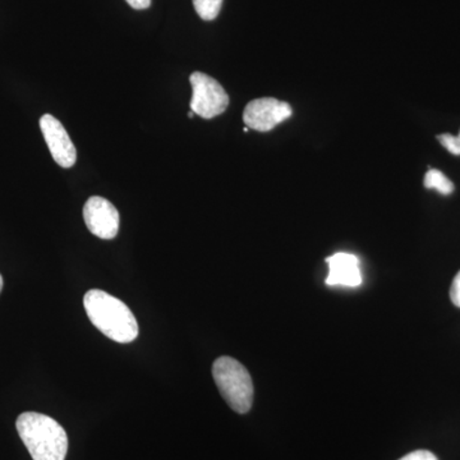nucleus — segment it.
I'll return each mask as SVG.
<instances>
[{
	"label": "nucleus",
	"mask_w": 460,
	"mask_h": 460,
	"mask_svg": "<svg viewBox=\"0 0 460 460\" xmlns=\"http://www.w3.org/2000/svg\"><path fill=\"white\" fill-rule=\"evenodd\" d=\"M84 310L93 325L117 343H131L138 337V323L120 299L104 290L91 289L84 296Z\"/></svg>",
	"instance_id": "1"
},
{
	"label": "nucleus",
	"mask_w": 460,
	"mask_h": 460,
	"mask_svg": "<svg viewBox=\"0 0 460 460\" xmlns=\"http://www.w3.org/2000/svg\"><path fill=\"white\" fill-rule=\"evenodd\" d=\"M16 428L33 460H65L68 436L56 420L36 411H26L17 419Z\"/></svg>",
	"instance_id": "2"
},
{
	"label": "nucleus",
	"mask_w": 460,
	"mask_h": 460,
	"mask_svg": "<svg viewBox=\"0 0 460 460\" xmlns=\"http://www.w3.org/2000/svg\"><path fill=\"white\" fill-rule=\"evenodd\" d=\"M213 376L224 401L233 411L246 414L253 404V383L250 372L232 357H220L213 365Z\"/></svg>",
	"instance_id": "3"
},
{
	"label": "nucleus",
	"mask_w": 460,
	"mask_h": 460,
	"mask_svg": "<svg viewBox=\"0 0 460 460\" xmlns=\"http://www.w3.org/2000/svg\"><path fill=\"white\" fill-rule=\"evenodd\" d=\"M192 86L190 111L204 119H213L223 114L229 105V96L222 84L202 72H193L190 77Z\"/></svg>",
	"instance_id": "4"
},
{
	"label": "nucleus",
	"mask_w": 460,
	"mask_h": 460,
	"mask_svg": "<svg viewBox=\"0 0 460 460\" xmlns=\"http://www.w3.org/2000/svg\"><path fill=\"white\" fill-rule=\"evenodd\" d=\"M293 111L286 102L274 98H262L248 102L243 111V122L248 128L269 132L292 117Z\"/></svg>",
	"instance_id": "5"
},
{
	"label": "nucleus",
	"mask_w": 460,
	"mask_h": 460,
	"mask_svg": "<svg viewBox=\"0 0 460 460\" xmlns=\"http://www.w3.org/2000/svg\"><path fill=\"white\" fill-rule=\"evenodd\" d=\"M87 229L102 239H114L119 230V213L107 199L93 196L84 208Z\"/></svg>",
	"instance_id": "6"
},
{
	"label": "nucleus",
	"mask_w": 460,
	"mask_h": 460,
	"mask_svg": "<svg viewBox=\"0 0 460 460\" xmlns=\"http://www.w3.org/2000/svg\"><path fill=\"white\" fill-rule=\"evenodd\" d=\"M40 128L57 164L66 169L72 168L77 160V150L63 124L53 115L45 114L40 119Z\"/></svg>",
	"instance_id": "7"
},
{
	"label": "nucleus",
	"mask_w": 460,
	"mask_h": 460,
	"mask_svg": "<svg viewBox=\"0 0 460 460\" xmlns=\"http://www.w3.org/2000/svg\"><path fill=\"white\" fill-rule=\"evenodd\" d=\"M329 274L326 284L330 287L356 288L361 286L362 274L359 261L352 253L339 252L328 257Z\"/></svg>",
	"instance_id": "8"
},
{
	"label": "nucleus",
	"mask_w": 460,
	"mask_h": 460,
	"mask_svg": "<svg viewBox=\"0 0 460 460\" xmlns=\"http://www.w3.org/2000/svg\"><path fill=\"white\" fill-rule=\"evenodd\" d=\"M423 184H425L426 189L438 190V192L443 193L445 196L450 195L454 190L453 181L443 172L438 171V169H429L426 172Z\"/></svg>",
	"instance_id": "9"
},
{
	"label": "nucleus",
	"mask_w": 460,
	"mask_h": 460,
	"mask_svg": "<svg viewBox=\"0 0 460 460\" xmlns=\"http://www.w3.org/2000/svg\"><path fill=\"white\" fill-rule=\"evenodd\" d=\"M193 7L204 21H214L219 16L223 0H192Z\"/></svg>",
	"instance_id": "10"
},
{
	"label": "nucleus",
	"mask_w": 460,
	"mask_h": 460,
	"mask_svg": "<svg viewBox=\"0 0 460 460\" xmlns=\"http://www.w3.org/2000/svg\"><path fill=\"white\" fill-rule=\"evenodd\" d=\"M438 140L453 155H460V132L458 136L450 135V133H443L438 136Z\"/></svg>",
	"instance_id": "11"
},
{
	"label": "nucleus",
	"mask_w": 460,
	"mask_h": 460,
	"mask_svg": "<svg viewBox=\"0 0 460 460\" xmlns=\"http://www.w3.org/2000/svg\"><path fill=\"white\" fill-rule=\"evenodd\" d=\"M399 460H438V456H435L434 453L429 452V450H416V452H411L407 454V456H402V459Z\"/></svg>",
	"instance_id": "12"
},
{
	"label": "nucleus",
	"mask_w": 460,
	"mask_h": 460,
	"mask_svg": "<svg viewBox=\"0 0 460 460\" xmlns=\"http://www.w3.org/2000/svg\"><path fill=\"white\" fill-rule=\"evenodd\" d=\"M450 299L456 307H460V271L454 278L452 288H450Z\"/></svg>",
	"instance_id": "13"
},
{
	"label": "nucleus",
	"mask_w": 460,
	"mask_h": 460,
	"mask_svg": "<svg viewBox=\"0 0 460 460\" xmlns=\"http://www.w3.org/2000/svg\"><path fill=\"white\" fill-rule=\"evenodd\" d=\"M132 8L138 9H146L150 7L151 0H126Z\"/></svg>",
	"instance_id": "14"
},
{
	"label": "nucleus",
	"mask_w": 460,
	"mask_h": 460,
	"mask_svg": "<svg viewBox=\"0 0 460 460\" xmlns=\"http://www.w3.org/2000/svg\"><path fill=\"white\" fill-rule=\"evenodd\" d=\"M2 289H3V278H2V275H0V293H2Z\"/></svg>",
	"instance_id": "15"
},
{
	"label": "nucleus",
	"mask_w": 460,
	"mask_h": 460,
	"mask_svg": "<svg viewBox=\"0 0 460 460\" xmlns=\"http://www.w3.org/2000/svg\"><path fill=\"white\" fill-rule=\"evenodd\" d=\"M193 115H195V113H193V111H190V113H189V117H190V118H192V117H193Z\"/></svg>",
	"instance_id": "16"
}]
</instances>
